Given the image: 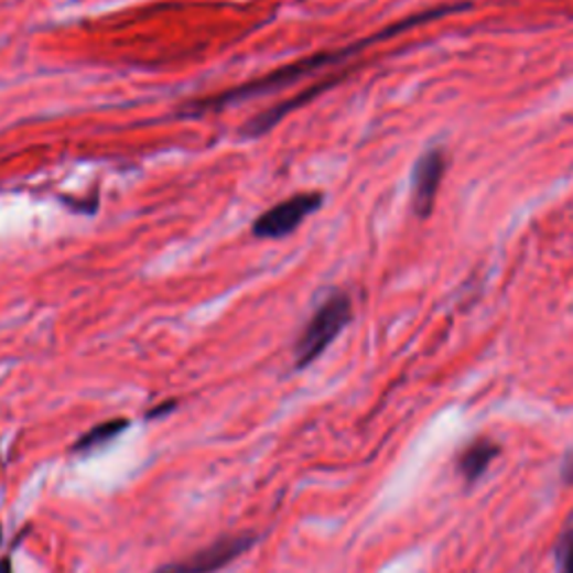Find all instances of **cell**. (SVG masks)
Here are the masks:
<instances>
[{
	"label": "cell",
	"instance_id": "cell-7",
	"mask_svg": "<svg viewBox=\"0 0 573 573\" xmlns=\"http://www.w3.org/2000/svg\"><path fill=\"white\" fill-rule=\"evenodd\" d=\"M128 425L126 419H110L106 423H99L95 425L93 430H88V433L75 444L77 453H90V451H97V448H104L106 444H110L115 437H119L123 433V428Z\"/></svg>",
	"mask_w": 573,
	"mask_h": 573
},
{
	"label": "cell",
	"instance_id": "cell-8",
	"mask_svg": "<svg viewBox=\"0 0 573 573\" xmlns=\"http://www.w3.org/2000/svg\"><path fill=\"white\" fill-rule=\"evenodd\" d=\"M560 573H573V533H569L560 549Z\"/></svg>",
	"mask_w": 573,
	"mask_h": 573
},
{
	"label": "cell",
	"instance_id": "cell-9",
	"mask_svg": "<svg viewBox=\"0 0 573 573\" xmlns=\"http://www.w3.org/2000/svg\"><path fill=\"white\" fill-rule=\"evenodd\" d=\"M562 479L573 486V453L566 457V462L562 466Z\"/></svg>",
	"mask_w": 573,
	"mask_h": 573
},
{
	"label": "cell",
	"instance_id": "cell-10",
	"mask_svg": "<svg viewBox=\"0 0 573 573\" xmlns=\"http://www.w3.org/2000/svg\"><path fill=\"white\" fill-rule=\"evenodd\" d=\"M0 573H12V562L10 560L0 562Z\"/></svg>",
	"mask_w": 573,
	"mask_h": 573
},
{
	"label": "cell",
	"instance_id": "cell-5",
	"mask_svg": "<svg viewBox=\"0 0 573 573\" xmlns=\"http://www.w3.org/2000/svg\"><path fill=\"white\" fill-rule=\"evenodd\" d=\"M444 173L446 155L442 149H430L417 160L412 171V210L419 218H428L433 213Z\"/></svg>",
	"mask_w": 573,
	"mask_h": 573
},
{
	"label": "cell",
	"instance_id": "cell-2",
	"mask_svg": "<svg viewBox=\"0 0 573 573\" xmlns=\"http://www.w3.org/2000/svg\"><path fill=\"white\" fill-rule=\"evenodd\" d=\"M352 321V301L347 294L336 292L314 312L296 343V368H307L338 338Z\"/></svg>",
	"mask_w": 573,
	"mask_h": 573
},
{
	"label": "cell",
	"instance_id": "cell-1",
	"mask_svg": "<svg viewBox=\"0 0 573 573\" xmlns=\"http://www.w3.org/2000/svg\"><path fill=\"white\" fill-rule=\"evenodd\" d=\"M448 12H455V8H442L440 12H425V14H419L414 19H408L399 25H392L390 30H383L361 43H352L343 50H332V52H318V54H312L307 58H301V61H294L290 65H282L273 72H269V75L256 79V82H249L245 86H236L231 90H225V93H218V95H210V97H202V99H195L191 104H186L177 117L182 119H195V117H204L206 112H218L223 108H229L234 104H240V101H249L258 95H267V93H275V90H282L286 86H292L296 82H301L303 77H310L314 75V72L323 69V67H329V65H336V63H343L345 58H352L354 54H358L361 50H366L370 43H377V41H383V39H390L403 30H408L410 25H419L423 21H435Z\"/></svg>",
	"mask_w": 573,
	"mask_h": 573
},
{
	"label": "cell",
	"instance_id": "cell-4",
	"mask_svg": "<svg viewBox=\"0 0 573 573\" xmlns=\"http://www.w3.org/2000/svg\"><path fill=\"white\" fill-rule=\"evenodd\" d=\"M253 542H256L253 536L223 538L180 562L158 569L155 573H215V571L225 569L227 564H231L236 558H240L247 549H251Z\"/></svg>",
	"mask_w": 573,
	"mask_h": 573
},
{
	"label": "cell",
	"instance_id": "cell-3",
	"mask_svg": "<svg viewBox=\"0 0 573 573\" xmlns=\"http://www.w3.org/2000/svg\"><path fill=\"white\" fill-rule=\"evenodd\" d=\"M323 199H325L323 193L307 191L273 204L253 220L251 225L253 238L282 240L286 236H292L312 213H316L323 206Z\"/></svg>",
	"mask_w": 573,
	"mask_h": 573
},
{
	"label": "cell",
	"instance_id": "cell-6",
	"mask_svg": "<svg viewBox=\"0 0 573 573\" xmlns=\"http://www.w3.org/2000/svg\"><path fill=\"white\" fill-rule=\"evenodd\" d=\"M499 455V446L490 440H477L464 448V453L457 460V471L462 477L473 484L477 482L490 466V462Z\"/></svg>",
	"mask_w": 573,
	"mask_h": 573
},
{
	"label": "cell",
	"instance_id": "cell-11",
	"mask_svg": "<svg viewBox=\"0 0 573 573\" xmlns=\"http://www.w3.org/2000/svg\"><path fill=\"white\" fill-rule=\"evenodd\" d=\"M0 542H3V529H0Z\"/></svg>",
	"mask_w": 573,
	"mask_h": 573
}]
</instances>
